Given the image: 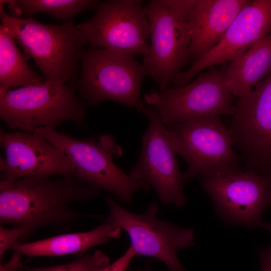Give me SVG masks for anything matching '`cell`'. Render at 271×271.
Wrapping results in <instances>:
<instances>
[{
	"label": "cell",
	"instance_id": "obj_1",
	"mask_svg": "<svg viewBox=\"0 0 271 271\" xmlns=\"http://www.w3.org/2000/svg\"><path fill=\"white\" fill-rule=\"evenodd\" d=\"M100 190L76 176L0 181V223L31 234L48 226L71 224L86 216L70 207L96 198Z\"/></svg>",
	"mask_w": 271,
	"mask_h": 271
},
{
	"label": "cell",
	"instance_id": "obj_2",
	"mask_svg": "<svg viewBox=\"0 0 271 271\" xmlns=\"http://www.w3.org/2000/svg\"><path fill=\"white\" fill-rule=\"evenodd\" d=\"M0 1V18L23 51L33 59L46 81L67 84L75 79L87 40L73 21L45 24L32 17L17 19L8 15Z\"/></svg>",
	"mask_w": 271,
	"mask_h": 271
},
{
	"label": "cell",
	"instance_id": "obj_3",
	"mask_svg": "<svg viewBox=\"0 0 271 271\" xmlns=\"http://www.w3.org/2000/svg\"><path fill=\"white\" fill-rule=\"evenodd\" d=\"M147 68L136 55L114 48L84 49L80 74L71 84L86 105L94 107L112 100L143 113L146 105L141 96Z\"/></svg>",
	"mask_w": 271,
	"mask_h": 271
},
{
	"label": "cell",
	"instance_id": "obj_4",
	"mask_svg": "<svg viewBox=\"0 0 271 271\" xmlns=\"http://www.w3.org/2000/svg\"><path fill=\"white\" fill-rule=\"evenodd\" d=\"M72 84L44 81L12 89L0 97V118L11 129L34 132L70 121L86 127V104Z\"/></svg>",
	"mask_w": 271,
	"mask_h": 271
},
{
	"label": "cell",
	"instance_id": "obj_5",
	"mask_svg": "<svg viewBox=\"0 0 271 271\" xmlns=\"http://www.w3.org/2000/svg\"><path fill=\"white\" fill-rule=\"evenodd\" d=\"M169 141L186 162L185 184L195 177L207 178L242 171L233 149L231 130L220 116L201 117L167 126Z\"/></svg>",
	"mask_w": 271,
	"mask_h": 271
},
{
	"label": "cell",
	"instance_id": "obj_6",
	"mask_svg": "<svg viewBox=\"0 0 271 271\" xmlns=\"http://www.w3.org/2000/svg\"><path fill=\"white\" fill-rule=\"evenodd\" d=\"M35 132L64 152L75 167V176L92 187L111 193L128 205L137 191L150 190L147 183L134 180L114 163L113 159L122 152L111 136L80 140L47 127Z\"/></svg>",
	"mask_w": 271,
	"mask_h": 271
},
{
	"label": "cell",
	"instance_id": "obj_7",
	"mask_svg": "<svg viewBox=\"0 0 271 271\" xmlns=\"http://www.w3.org/2000/svg\"><path fill=\"white\" fill-rule=\"evenodd\" d=\"M193 1L150 0L144 5L150 44L142 63L159 91L170 86L189 61L191 36L187 18Z\"/></svg>",
	"mask_w": 271,
	"mask_h": 271
},
{
	"label": "cell",
	"instance_id": "obj_8",
	"mask_svg": "<svg viewBox=\"0 0 271 271\" xmlns=\"http://www.w3.org/2000/svg\"><path fill=\"white\" fill-rule=\"evenodd\" d=\"M226 63L221 68L210 67L184 86L152 89L145 94L144 99L166 126L201 117L232 116L236 106L226 83Z\"/></svg>",
	"mask_w": 271,
	"mask_h": 271
},
{
	"label": "cell",
	"instance_id": "obj_9",
	"mask_svg": "<svg viewBox=\"0 0 271 271\" xmlns=\"http://www.w3.org/2000/svg\"><path fill=\"white\" fill-rule=\"evenodd\" d=\"M105 201L109 214L103 222L116 224L125 231L137 255L158 259L170 271H186L177 252L195 245L193 229L160 219L155 202L149 205L145 213L137 214L125 209L109 194L105 196Z\"/></svg>",
	"mask_w": 271,
	"mask_h": 271
},
{
	"label": "cell",
	"instance_id": "obj_10",
	"mask_svg": "<svg viewBox=\"0 0 271 271\" xmlns=\"http://www.w3.org/2000/svg\"><path fill=\"white\" fill-rule=\"evenodd\" d=\"M200 181L225 222L248 229L267 230L269 222L262 219V214L271 207V176L245 169Z\"/></svg>",
	"mask_w": 271,
	"mask_h": 271
},
{
	"label": "cell",
	"instance_id": "obj_11",
	"mask_svg": "<svg viewBox=\"0 0 271 271\" xmlns=\"http://www.w3.org/2000/svg\"><path fill=\"white\" fill-rule=\"evenodd\" d=\"M89 47L114 48L146 57L149 22L141 0L99 1L92 18L77 25Z\"/></svg>",
	"mask_w": 271,
	"mask_h": 271
},
{
	"label": "cell",
	"instance_id": "obj_12",
	"mask_svg": "<svg viewBox=\"0 0 271 271\" xmlns=\"http://www.w3.org/2000/svg\"><path fill=\"white\" fill-rule=\"evenodd\" d=\"M229 122L245 169L271 176V71L239 98Z\"/></svg>",
	"mask_w": 271,
	"mask_h": 271
},
{
	"label": "cell",
	"instance_id": "obj_13",
	"mask_svg": "<svg viewBox=\"0 0 271 271\" xmlns=\"http://www.w3.org/2000/svg\"><path fill=\"white\" fill-rule=\"evenodd\" d=\"M143 113L148 126L142 138L139 159L128 175L153 187L162 204H173L181 208L187 203L185 183L166 125L153 107L146 105Z\"/></svg>",
	"mask_w": 271,
	"mask_h": 271
},
{
	"label": "cell",
	"instance_id": "obj_14",
	"mask_svg": "<svg viewBox=\"0 0 271 271\" xmlns=\"http://www.w3.org/2000/svg\"><path fill=\"white\" fill-rule=\"evenodd\" d=\"M0 143L4 153L1 180L75 176V167L65 153L37 132H6L1 128Z\"/></svg>",
	"mask_w": 271,
	"mask_h": 271
},
{
	"label": "cell",
	"instance_id": "obj_15",
	"mask_svg": "<svg viewBox=\"0 0 271 271\" xmlns=\"http://www.w3.org/2000/svg\"><path fill=\"white\" fill-rule=\"evenodd\" d=\"M271 32V0H250L230 25L221 40L173 79V87L190 83L202 70L232 62Z\"/></svg>",
	"mask_w": 271,
	"mask_h": 271
},
{
	"label": "cell",
	"instance_id": "obj_16",
	"mask_svg": "<svg viewBox=\"0 0 271 271\" xmlns=\"http://www.w3.org/2000/svg\"><path fill=\"white\" fill-rule=\"evenodd\" d=\"M250 0H193L187 21L191 36L189 61L217 44Z\"/></svg>",
	"mask_w": 271,
	"mask_h": 271
},
{
	"label": "cell",
	"instance_id": "obj_17",
	"mask_svg": "<svg viewBox=\"0 0 271 271\" xmlns=\"http://www.w3.org/2000/svg\"><path fill=\"white\" fill-rule=\"evenodd\" d=\"M121 230L116 224L104 222L88 231L63 234L27 243L18 241L11 249L29 257L77 253L119 238Z\"/></svg>",
	"mask_w": 271,
	"mask_h": 271
},
{
	"label": "cell",
	"instance_id": "obj_18",
	"mask_svg": "<svg viewBox=\"0 0 271 271\" xmlns=\"http://www.w3.org/2000/svg\"><path fill=\"white\" fill-rule=\"evenodd\" d=\"M271 71V32L253 44L241 57L227 65V85L233 95L247 94Z\"/></svg>",
	"mask_w": 271,
	"mask_h": 271
},
{
	"label": "cell",
	"instance_id": "obj_19",
	"mask_svg": "<svg viewBox=\"0 0 271 271\" xmlns=\"http://www.w3.org/2000/svg\"><path fill=\"white\" fill-rule=\"evenodd\" d=\"M7 29L0 26V97L17 88L46 80L34 71Z\"/></svg>",
	"mask_w": 271,
	"mask_h": 271
},
{
	"label": "cell",
	"instance_id": "obj_20",
	"mask_svg": "<svg viewBox=\"0 0 271 271\" xmlns=\"http://www.w3.org/2000/svg\"><path fill=\"white\" fill-rule=\"evenodd\" d=\"M97 0H17L24 18L44 12L58 20H70L78 14L97 8Z\"/></svg>",
	"mask_w": 271,
	"mask_h": 271
},
{
	"label": "cell",
	"instance_id": "obj_21",
	"mask_svg": "<svg viewBox=\"0 0 271 271\" xmlns=\"http://www.w3.org/2000/svg\"><path fill=\"white\" fill-rule=\"evenodd\" d=\"M110 264L109 257L102 251L97 250L92 254H85L71 262L49 267H30L27 271H92Z\"/></svg>",
	"mask_w": 271,
	"mask_h": 271
},
{
	"label": "cell",
	"instance_id": "obj_22",
	"mask_svg": "<svg viewBox=\"0 0 271 271\" xmlns=\"http://www.w3.org/2000/svg\"><path fill=\"white\" fill-rule=\"evenodd\" d=\"M29 235L28 231L24 228L14 227L7 229L0 225V260L2 261L6 251L11 248L12 246L18 239Z\"/></svg>",
	"mask_w": 271,
	"mask_h": 271
},
{
	"label": "cell",
	"instance_id": "obj_23",
	"mask_svg": "<svg viewBox=\"0 0 271 271\" xmlns=\"http://www.w3.org/2000/svg\"><path fill=\"white\" fill-rule=\"evenodd\" d=\"M136 253L131 246H129L119 258L107 266L92 271H126Z\"/></svg>",
	"mask_w": 271,
	"mask_h": 271
},
{
	"label": "cell",
	"instance_id": "obj_24",
	"mask_svg": "<svg viewBox=\"0 0 271 271\" xmlns=\"http://www.w3.org/2000/svg\"><path fill=\"white\" fill-rule=\"evenodd\" d=\"M271 235V222L267 230ZM260 271H271V242L268 247L259 250Z\"/></svg>",
	"mask_w": 271,
	"mask_h": 271
},
{
	"label": "cell",
	"instance_id": "obj_25",
	"mask_svg": "<svg viewBox=\"0 0 271 271\" xmlns=\"http://www.w3.org/2000/svg\"><path fill=\"white\" fill-rule=\"evenodd\" d=\"M21 254L14 251L9 260L4 264H1L0 271H20L22 266Z\"/></svg>",
	"mask_w": 271,
	"mask_h": 271
},
{
	"label": "cell",
	"instance_id": "obj_26",
	"mask_svg": "<svg viewBox=\"0 0 271 271\" xmlns=\"http://www.w3.org/2000/svg\"><path fill=\"white\" fill-rule=\"evenodd\" d=\"M5 4H8V8L11 12L13 17L17 19L22 18L23 14L19 7L17 0H1Z\"/></svg>",
	"mask_w": 271,
	"mask_h": 271
},
{
	"label": "cell",
	"instance_id": "obj_27",
	"mask_svg": "<svg viewBox=\"0 0 271 271\" xmlns=\"http://www.w3.org/2000/svg\"><path fill=\"white\" fill-rule=\"evenodd\" d=\"M131 271H134V270H131ZM139 271H152L150 264H148L144 269L142 270H139Z\"/></svg>",
	"mask_w": 271,
	"mask_h": 271
}]
</instances>
